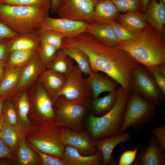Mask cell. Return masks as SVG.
Segmentation results:
<instances>
[{
  "instance_id": "cell-38",
  "label": "cell",
  "mask_w": 165,
  "mask_h": 165,
  "mask_svg": "<svg viewBox=\"0 0 165 165\" xmlns=\"http://www.w3.org/2000/svg\"><path fill=\"white\" fill-rule=\"evenodd\" d=\"M30 145L39 157L41 165H68L63 159L43 153Z\"/></svg>"
},
{
  "instance_id": "cell-7",
  "label": "cell",
  "mask_w": 165,
  "mask_h": 165,
  "mask_svg": "<svg viewBox=\"0 0 165 165\" xmlns=\"http://www.w3.org/2000/svg\"><path fill=\"white\" fill-rule=\"evenodd\" d=\"M157 106L143 99L135 90L130 88L119 133L132 126L139 130L151 120Z\"/></svg>"
},
{
  "instance_id": "cell-49",
  "label": "cell",
  "mask_w": 165,
  "mask_h": 165,
  "mask_svg": "<svg viewBox=\"0 0 165 165\" xmlns=\"http://www.w3.org/2000/svg\"><path fill=\"white\" fill-rule=\"evenodd\" d=\"M4 101L2 96H0V116L2 115Z\"/></svg>"
},
{
  "instance_id": "cell-3",
  "label": "cell",
  "mask_w": 165,
  "mask_h": 165,
  "mask_svg": "<svg viewBox=\"0 0 165 165\" xmlns=\"http://www.w3.org/2000/svg\"><path fill=\"white\" fill-rule=\"evenodd\" d=\"M49 12L39 5L15 6L0 3V22L16 33L23 34L37 31Z\"/></svg>"
},
{
  "instance_id": "cell-48",
  "label": "cell",
  "mask_w": 165,
  "mask_h": 165,
  "mask_svg": "<svg viewBox=\"0 0 165 165\" xmlns=\"http://www.w3.org/2000/svg\"><path fill=\"white\" fill-rule=\"evenodd\" d=\"M150 0H140L141 9L144 13L146 9L148 3Z\"/></svg>"
},
{
  "instance_id": "cell-28",
  "label": "cell",
  "mask_w": 165,
  "mask_h": 165,
  "mask_svg": "<svg viewBox=\"0 0 165 165\" xmlns=\"http://www.w3.org/2000/svg\"><path fill=\"white\" fill-rule=\"evenodd\" d=\"M24 135V132L20 128L4 122L0 132V138L11 151L16 152L20 141Z\"/></svg>"
},
{
  "instance_id": "cell-4",
  "label": "cell",
  "mask_w": 165,
  "mask_h": 165,
  "mask_svg": "<svg viewBox=\"0 0 165 165\" xmlns=\"http://www.w3.org/2000/svg\"><path fill=\"white\" fill-rule=\"evenodd\" d=\"M64 127L55 121L46 120L31 124L24 133L28 143L45 153L63 159L66 145L62 136Z\"/></svg>"
},
{
  "instance_id": "cell-26",
  "label": "cell",
  "mask_w": 165,
  "mask_h": 165,
  "mask_svg": "<svg viewBox=\"0 0 165 165\" xmlns=\"http://www.w3.org/2000/svg\"><path fill=\"white\" fill-rule=\"evenodd\" d=\"M14 105L17 116L19 127L24 133L31 125L28 114L30 109V102L28 94L21 93L17 97Z\"/></svg>"
},
{
  "instance_id": "cell-10",
  "label": "cell",
  "mask_w": 165,
  "mask_h": 165,
  "mask_svg": "<svg viewBox=\"0 0 165 165\" xmlns=\"http://www.w3.org/2000/svg\"><path fill=\"white\" fill-rule=\"evenodd\" d=\"M32 110L28 115L34 123L46 120L55 121L53 104L46 89L40 83L36 87L31 98Z\"/></svg>"
},
{
  "instance_id": "cell-40",
  "label": "cell",
  "mask_w": 165,
  "mask_h": 165,
  "mask_svg": "<svg viewBox=\"0 0 165 165\" xmlns=\"http://www.w3.org/2000/svg\"><path fill=\"white\" fill-rule=\"evenodd\" d=\"M148 70L162 93L165 95V75L160 70L159 66L153 67Z\"/></svg>"
},
{
  "instance_id": "cell-13",
  "label": "cell",
  "mask_w": 165,
  "mask_h": 165,
  "mask_svg": "<svg viewBox=\"0 0 165 165\" xmlns=\"http://www.w3.org/2000/svg\"><path fill=\"white\" fill-rule=\"evenodd\" d=\"M62 140L65 145L75 148L84 156L93 155L98 151L95 146V141L87 132H79L64 127Z\"/></svg>"
},
{
  "instance_id": "cell-45",
  "label": "cell",
  "mask_w": 165,
  "mask_h": 165,
  "mask_svg": "<svg viewBox=\"0 0 165 165\" xmlns=\"http://www.w3.org/2000/svg\"><path fill=\"white\" fill-rule=\"evenodd\" d=\"M8 158L13 160V158L11 151L0 138V159Z\"/></svg>"
},
{
  "instance_id": "cell-17",
  "label": "cell",
  "mask_w": 165,
  "mask_h": 165,
  "mask_svg": "<svg viewBox=\"0 0 165 165\" xmlns=\"http://www.w3.org/2000/svg\"><path fill=\"white\" fill-rule=\"evenodd\" d=\"M46 68L41 62L38 51L24 66L19 82L15 89L20 90L26 87L40 75Z\"/></svg>"
},
{
  "instance_id": "cell-36",
  "label": "cell",
  "mask_w": 165,
  "mask_h": 165,
  "mask_svg": "<svg viewBox=\"0 0 165 165\" xmlns=\"http://www.w3.org/2000/svg\"><path fill=\"white\" fill-rule=\"evenodd\" d=\"M119 11L123 13L141 9L140 0H111Z\"/></svg>"
},
{
  "instance_id": "cell-41",
  "label": "cell",
  "mask_w": 165,
  "mask_h": 165,
  "mask_svg": "<svg viewBox=\"0 0 165 165\" xmlns=\"http://www.w3.org/2000/svg\"><path fill=\"white\" fill-rule=\"evenodd\" d=\"M138 148L134 150H129L123 152L119 162V165H130L134 162L137 153Z\"/></svg>"
},
{
  "instance_id": "cell-2",
  "label": "cell",
  "mask_w": 165,
  "mask_h": 165,
  "mask_svg": "<svg viewBox=\"0 0 165 165\" xmlns=\"http://www.w3.org/2000/svg\"><path fill=\"white\" fill-rule=\"evenodd\" d=\"M117 47L147 69L165 64V38L148 24L127 41L118 40Z\"/></svg>"
},
{
  "instance_id": "cell-51",
  "label": "cell",
  "mask_w": 165,
  "mask_h": 165,
  "mask_svg": "<svg viewBox=\"0 0 165 165\" xmlns=\"http://www.w3.org/2000/svg\"><path fill=\"white\" fill-rule=\"evenodd\" d=\"M164 2H165V0H162Z\"/></svg>"
},
{
  "instance_id": "cell-25",
  "label": "cell",
  "mask_w": 165,
  "mask_h": 165,
  "mask_svg": "<svg viewBox=\"0 0 165 165\" xmlns=\"http://www.w3.org/2000/svg\"><path fill=\"white\" fill-rule=\"evenodd\" d=\"M16 152V160L18 164L41 165L39 157L28 144L24 135L20 140Z\"/></svg>"
},
{
  "instance_id": "cell-19",
  "label": "cell",
  "mask_w": 165,
  "mask_h": 165,
  "mask_svg": "<svg viewBox=\"0 0 165 165\" xmlns=\"http://www.w3.org/2000/svg\"><path fill=\"white\" fill-rule=\"evenodd\" d=\"M40 82L48 92L53 104L57 94L64 86L67 79L65 74L54 72L49 69L41 74Z\"/></svg>"
},
{
  "instance_id": "cell-30",
  "label": "cell",
  "mask_w": 165,
  "mask_h": 165,
  "mask_svg": "<svg viewBox=\"0 0 165 165\" xmlns=\"http://www.w3.org/2000/svg\"><path fill=\"white\" fill-rule=\"evenodd\" d=\"M62 49L76 62L77 66L85 75L89 76L93 74L89 58L84 51L78 48L73 46L66 47Z\"/></svg>"
},
{
  "instance_id": "cell-27",
  "label": "cell",
  "mask_w": 165,
  "mask_h": 165,
  "mask_svg": "<svg viewBox=\"0 0 165 165\" xmlns=\"http://www.w3.org/2000/svg\"><path fill=\"white\" fill-rule=\"evenodd\" d=\"M117 96L118 91L116 89L104 97L94 98L91 101L92 114L101 116L109 112L115 105Z\"/></svg>"
},
{
  "instance_id": "cell-14",
  "label": "cell",
  "mask_w": 165,
  "mask_h": 165,
  "mask_svg": "<svg viewBox=\"0 0 165 165\" xmlns=\"http://www.w3.org/2000/svg\"><path fill=\"white\" fill-rule=\"evenodd\" d=\"M132 165H165V149L152 135L147 146L144 145Z\"/></svg>"
},
{
  "instance_id": "cell-21",
  "label": "cell",
  "mask_w": 165,
  "mask_h": 165,
  "mask_svg": "<svg viewBox=\"0 0 165 165\" xmlns=\"http://www.w3.org/2000/svg\"><path fill=\"white\" fill-rule=\"evenodd\" d=\"M85 32L94 36L104 45L117 47L118 39L109 23L88 24Z\"/></svg>"
},
{
  "instance_id": "cell-23",
  "label": "cell",
  "mask_w": 165,
  "mask_h": 165,
  "mask_svg": "<svg viewBox=\"0 0 165 165\" xmlns=\"http://www.w3.org/2000/svg\"><path fill=\"white\" fill-rule=\"evenodd\" d=\"M9 43L10 52L18 50L38 51L40 44L39 33L37 31L18 35L9 38Z\"/></svg>"
},
{
  "instance_id": "cell-1",
  "label": "cell",
  "mask_w": 165,
  "mask_h": 165,
  "mask_svg": "<svg viewBox=\"0 0 165 165\" xmlns=\"http://www.w3.org/2000/svg\"><path fill=\"white\" fill-rule=\"evenodd\" d=\"M64 47L78 48L88 56L94 73L101 72L114 79L129 92L133 74L140 65L125 51L117 47L104 45L86 32L71 38H65Z\"/></svg>"
},
{
  "instance_id": "cell-6",
  "label": "cell",
  "mask_w": 165,
  "mask_h": 165,
  "mask_svg": "<svg viewBox=\"0 0 165 165\" xmlns=\"http://www.w3.org/2000/svg\"><path fill=\"white\" fill-rule=\"evenodd\" d=\"M91 101L90 98L70 101L62 96L58 97L53 105L55 121L61 126L81 130L83 119L91 108Z\"/></svg>"
},
{
  "instance_id": "cell-46",
  "label": "cell",
  "mask_w": 165,
  "mask_h": 165,
  "mask_svg": "<svg viewBox=\"0 0 165 165\" xmlns=\"http://www.w3.org/2000/svg\"><path fill=\"white\" fill-rule=\"evenodd\" d=\"M63 1V0H51L50 11L52 13H56L57 9L61 5Z\"/></svg>"
},
{
  "instance_id": "cell-18",
  "label": "cell",
  "mask_w": 165,
  "mask_h": 165,
  "mask_svg": "<svg viewBox=\"0 0 165 165\" xmlns=\"http://www.w3.org/2000/svg\"><path fill=\"white\" fill-rule=\"evenodd\" d=\"M85 79L94 98L98 97L104 92H110L116 90L119 84L113 78L99 72L94 73Z\"/></svg>"
},
{
  "instance_id": "cell-37",
  "label": "cell",
  "mask_w": 165,
  "mask_h": 165,
  "mask_svg": "<svg viewBox=\"0 0 165 165\" xmlns=\"http://www.w3.org/2000/svg\"><path fill=\"white\" fill-rule=\"evenodd\" d=\"M51 0H0V3L15 6L39 5L50 11Z\"/></svg>"
},
{
  "instance_id": "cell-31",
  "label": "cell",
  "mask_w": 165,
  "mask_h": 165,
  "mask_svg": "<svg viewBox=\"0 0 165 165\" xmlns=\"http://www.w3.org/2000/svg\"><path fill=\"white\" fill-rule=\"evenodd\" d=\"M74 66L73 60L61 49L58 50L55 57L47 68L54 72L65 74L67 77Z\"/></svg>"
},
{
  "instance_id": "cell-43",
  "label": "cell",
  "mask_w": 165,
  "mask_h": 165,
  "mask_svg": "<svg viewBox=\"0 0 165 165\" xmlns=\"http://www.w3.org/2000/svg\"><path fill=\"white\" fill-rule=\"evenodd\" d=\"M9 39L0 40V61L6 60L9 54Z\"/></svg>"
},
{
  "instance_id": "cell-42",
  "label": "cell",
  "mask_w": 165,
  "mask_h": 165,
  "mask_svg": "<svg viewBox=\"0 0 165 165\" xmlns=\"http://www.w3.org/2000/svg\"><path fill=\"white\" fill-rule=\"evenodd\" d=\"M157 140L165 149V125L163 123L160 126L155 128L152 131Z\"/></svg>"
},
{
  "instance_id": "cell-32",
  "label": "cell",
  "mask_w": 165,
  "mask_h": 165,
  "mask_svg": "<svg viewBox=\"0 0 165 165\" xmlns=\"http://www.w3.org/2000/svg\"><path fill=\"white\" fill-rule=\"evenodd\" d=\"M38 51L18 50L10 51L8 57V65L13 67L23 66Z\"/></svg>"
},
{
  "instance_id": "cell-34",
  "label": "cell",
  "mask_w": 165,
  "mask_h": 165,
  "mask_svg": "<svg viewBox=\"0 0 165 165\" xmlns=\"http://www.w3.org/2000/svg\"><path fill=\"white\" fill-rule=\"evenodd\" d=\"M58 50L54 46L46 43H41L38 50L41 62L47 68L55 57Z\"/></svg>"
},
{
  "instance_id": "cell-16",
  "label": "cell",
  "mask_w": 165,
  "mask_h": 165,
  "mask_svg": "<svg viewBox=\"0 0 165 165\" xmlns=\"http://www.w3.org/2000/svg\"><path fill=\"white\" fill-rule=\"evenodd\" d=\"M130 137L129 133L123 132L111 137L95 141V147L102 154L104 165H117L116 161L112 155L113 151L119 143L129 141Z\"/></svg>"
},
{
  "instance_id": "cell-29",
  "label": "cell",
  "mask_w": 165,
  "mask_h": 165,
  "mask_svg": "<svg viewBox=\"0 0 165 165\" xmlns=\"http://www.w3.org/2000/svg\"><path fill=\"white\" fill-rule=\"evenodd\" d=\"M23 67H8L0 82V96L15 88Z\"/></svg>"
},
{
  "instance_id": "cell-11",
  "label": "cell",
  "mask_w": 165,
  "mask_h": 165,
  "mask_svg": "<svg viewBox=\"0 0 165 165\" xmlns=\"http://www.w3.org/2000/svg\"><path fill=\"white\" fill-rule=\"evenodd\" d=\"M77 65H74L67 77L64 86L57 95L56 100L60 96L70 101L90 98L92 92Z\"/></svg>"
},
{
  "instance_id": "cell-33",
  "label": "cell",
  "mask_w": 165,
  "mask_h": 165,
  "mask_svg": "<svg viewBox=\"0 0 165 165\" xmlns=\"http://www.w3.org/2000/svg\"><path fill=\"white\" fill-rule=\"evenodd\" d=\"M40 44L46 43L55 47L58 50L62 49L64 37L60 32L53 30H48L39 33Z\"/></svg>"
},
{
  "instance_id": "cell-47",
  "label": "cell",
  "mask_w": 165,
  "mask_h": 165,
  "mask_svg": "<svg viewBox=\"0 0 165 165\" xmlns=\"http://www.w3.org/2000/svg\"><path fill=\"white\" fill-rule=\"evenodd\" d=\"M6 64V60L0 61V82L3 76L4 68Z\"/></svg>"
},
{
  "instance_id": "cell-39",
  "label": "cell",
  "mask_w": 165,
  "mask_h": 165,
  "mask_svg": "<svg viewBox=\"0 0 165 165\" xmlns=\"http://www.w3.org/2000/svg\"><path fill=\"white\" fill-rule=\"evenodd\" d=\"M109 23L118 40L127 41L131 39L134 35L116 21H112Z\"/></svg>"
},
{
  "instance_id": "cell-22",
  "label": "cell",
  "mask_w": 165,
  "mask_h": 165,
  "mask_svg": "<svg viewBox=\"0 0 165 165\" xmlns=\"http://www.w3.org/2000/svg\"><path fill=\"white\" fill-rule=\"evenodd\" d=\"M116 20L121 25L134 35L140 32L148 25L145 16L139 11H129L119 14Z\"/></svg>"
},
{
  "instance_id": "cell-20",
  "label": "cell",
  "mask_w": 165,
  "mask_h": 165,
  "mask_svg": "<svg viewBox=\"0 0 165 165\" xmlns=\"http://www.w3.org/2000/svg\"><path fill=\"white\" fill-rule=\"evenodd\" d=\"M103 155L98 150L95 154L84 156L75 148L66 145L63 159L68 165H103Z\"/></svg>"
},
{
  "instance_id": "cell-9",
  "label": "cell",
  "mask_w": 165,
  "mask_h": 165,
  "mask_svg": "<svg viewBox=\"0 0 165 165\" xmlns=\"http://www.w3.org/2000/svg\"><path fill=\"white\" fill-rule=\"evenodd\" d=\"M97 0H63L56 13L61 18L94 23V10Z\"/></svg>"
},
{
  "instance_id": "cell-50",
  "label": "cell",
  "mask_w": 165,
  "mask_h": 165,
  "mask_svg": "<svg viewBox=\"0 0 165 165\" xmlns=\"http://www.w3.org/2000/svg\"><path fill=\"white\" fill-rule=\"evenodd\" d=\"M3 118L1 116H0V132L2 127L3 123H4L3 121Z\"/></svg>"
},
{
  "instance_id": "cell-8",
  "label": "cell",
  "mask_w": 165,
  "mask_h": 165,
  "mask_svg": "<svg viewBox=\"0 0 165 165\" xmlns=\"http://www.w3.org/2000/svg\"><path fill=\"white\" fill-rule=\"evenodd\" d=\"M130 88L137 91L143 99L157 106H160L164 101L165 95L148 70L141 65L133 74Z\"/></svg>"
},
{
  "instance_id": "cell-24",
  "label": "cell",
  "mask_w": 165,
  "mask_h": 165,
  "mask_svg": "<svg viewBox=\"0 0 165 165\" xmlns=\"http://www.w3.org/2000/svg\"><path fill=\"white\" fill-rule=\"evenodd\" d=\"M119 13L111 0H97L94 10L95 23H109L115 21Z\"/></svg>"
},
{
  "instance_id": "cell-44",
  "label": "cell",
  "mask_w": 165,
  "mask_h": 165,
  "mask_svg": "<svg viewBox=\"0 0 165 165\" xmlns=\"http://www.w3.org/2000/svg\"><path fill=\"white\" fill-rule=\"evenodd\" d=\"M18 35L0 22V40L11 38Z\"/></svg>"
},
{
  "instance_id": "cell-15",
  "label": "cell",
  "mask_w": 165,
  "mask_h": 165,
  "mask_svg": "<svg viewBox=\"0 0 165 165\" xmlns=\"http://www.w3.org/2000/svg\"><path fill=\"white\" fill-rule=\"evenodd\" d=\"M150 0L144 13L147 22L160 35L165 36V2Z\"/></svg>"
},
{
  "instance_id": "cell-5",
  "label": "cell",
  "mask_w": 165,
  "mask_h": 165,
  "mask_svg": "<svg viewBox=\"0 0 165 165\" xmlns=\"http://www.w3.org/2000/svg\"><path fill=\"white\" fill-rule=\"evenodd\" d=\"M118 96L116 103L108 113L100 117L92 114L87 119L89 133L94 141L112 137L119 134L126 108L128 92L120 86L117 89Z\"/></svg>"
},
{
  "instance_id": "cell-12",
  "label": "cell",
  "mask_w": 165,
  "mask_h": 165,
  "mask_svg": "<svg viewBox=\"0 0 165 165\" xmlns=\"http://www.w3.org/2000/svg\"><path fill=\"white\" fill-rule=\"evenodd\" d=\"M88 24L85 22L61 17L54 18L48 16L42 21L38 31L40 33L48 30H53L60 32L64 37L71 38L85 32Z\"/></svg>"
},
{
  "instance_id": "cell-35",
  "label": "cell",
  "mask_w": 165,
  "mask_h": 165,
  "mask_svg": "<svg viewBox=\"0 0 165 165\" xmlns=\"http://www.w3.org/2000/svg\"><path fill=\"white\" fill-rule=\"evenodd\" d=\"M2 115L3 119L9 124L13 127L20 128L14 105L11 101L4 102Z\"/></svg>"
}]
</instances>
